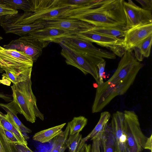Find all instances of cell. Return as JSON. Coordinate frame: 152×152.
<instances>
[{"label": "cell", "instance_id": "cell-1", "mask_svg": "<svg viewBox=\"0 0 152 152\" xmlns=\"http://www.w3.org/2000/svg\"><path fill=\"white\" fill-rule=\"evenodd\" d=\"M133 50L126 51L112 76L97 86L92 112H100L115 97L124 94L133 84L143 64L135 58Z\"/></svg>", "mask_w": 152, "mask_h": 152}, {"label": "cell", "instance_id": "cell-2", "mask_svg": "<svg viewBox=\"0 0 152 152\" xmlns=\"http://www.w3.org/2000/svg\"><path fill=\"white\" fill-rule=\"evenodd\" d=\"M123 0H94L87 6L66 12L60 18H76L97 27H112L126 30Z\"/></svg>", "mask_w": 152, "mask_h": 152}, {"label": "cell", "instance_id": "cell-3", "mask_svg": "<svg viewBox=\"0 0 152 152\" xmlns=\"http://www.w3.org/2000/svg\"><path fill=\"white\" fill-rule=\"evenodd\" d=\"M31 78L16 84H13L11 88L13 101L20 109L21 114L26 120L33 123L36 117L42 121L43 114L39 110L37 105V100L32 89Z\"/></svg>", "mask_w": 152, "mask_h": 152}, {"label": "cell", "instance_id": "cell-4", "mask_svg": "<svg viewBox=\"0 0 152 152\" xmlns=\"http://www.w3.org/2000/svg\"><path fill=\"white\" fill-rule=\"evenodd\" d=\"M58 1L55 0L50 6L32 12L4 17L1 22L15 25L28 24L39 20L60 17L69 10L76 8L73 6L60 5Z\"/></svg>", "mask_w": 152, "mask_h": 152}, {"label": "cell", "instance_id": "cell-5", "mask_svg": "<svg viewBox=\"0 0 152 152\" xmlns=\"http://www.w3.org/2000/svg\"><path fill=\"white\" fill-rule=\"evenodd\" d=\"M125 127L128 152H142L148 138L140 127L137 115L133 111H124Z\"/></svg>", "mask_w": 152, "mask_h": 152}, {"label": "cell", "instance_id": "cell-6", "mask_svg": "<svg viewBox=\"0 0 152 152\" xmlns=\"http://www.w3.org/2000/svg\"><path fill=\"white\" fill-rule=\"evenodd\" d=\"M61 42L76 52L86 57L98 56L103 58L115 59V55L112 52L95 47L92 42L84 39L76 34L57 39L56 42Z\"/></svg>", "mask_w": 152, "mask_h": 152}, {"label": "cell", "instance_id": "cell-7", "mask_svg": "<svg viewBox=\"0 0 152 152\" xmlns=\"http://www.w3.org/2000/svg\"><path fill=\"white\" fill-rule=\"evenodd\" d=\"M31 57L23 52L4 48L0 50V68L4 71L19 72L32 67Z\"/></svg>", "mask_w": 152, "mask_h": 152}, {"label": "cell", "instance_id": "cell-8", "mask_svg": "<svg viewBox=\"0 0 152 152\" xmlns=\"http://www.w3.org/2000/svg\"><path fill=\"white\" fill-rule=\"evenodd\" d=\"M61 47V55L66 59L68 65L73 66L81 70L86 75H91L98 83L99 81L98 69L97 66L85 56L71 49L62 42H58Z\"/></svg>", "mask_w": 152, "mask_h": 152}, {"label": "cell", "instance_id": "cell-9", "mask_svg": "<svg viewBox=\"0 0 152 152\" xmlns=\"http://www.w3.org/2000/svg\"><path fill=\"white\" fill-rule=\"evenodd\" d=\"M4 48L22 52L31 58L35 62L42 54L43 47L36 38L27 35L11 41L3 45Z\"/></svg>", "mask_w": 152, "mask_h": 152}, {"label": "cell", "instance_id": "cell-10", "mask_svg": "<svg viewBox=\"0 0 152 152\" xmlns=\"http://www.w3.org/2000/svg\"><path fill=\"white\" fill-rule=\"evenodd\" d=\"M76 34L84 39L110 49L115 55L119 57H122L126 51L123 46L124 39L99 34L90 30Z\"/></svg>", "mask_w": 152, "mask_h": 152}, {"label": "cell", "instance_id": "cell-11", "mask_svg": "<svg viewBox=\"0 0 152 152\" xmlns=\"http://www.w3.org/2000/svg\"><path fill=\"white\" fill-rule=\"evenodd\" d=\"M45 27L57 28L76 34L91 30L94 26L76 18H58L43 20Z\"/></svg>", "mask_w": 152, "mask_h": 152}, {"label": "cell", "instance_id": "cell-12", "mask_svg": "<svg viewBox=\"0 0 152 152\" xmlns=\"http://www.w3.org/2000/svg\"><path fill=\"white\" fill-rule=\"evenodd\" d=\"M123 6L128 29L137 26L152 23L151 11L140 8L132 0L124 1Z\"/></svg>", "mask_w": 152, "mask_h": 152}, {"label": "cell", "instance_id": "cell-13", "mask_svg": "<svg viewBox=\"0 0 152 152\" xmlns=\"http://www.w3.org/2000/svg\"><path fill=\"white\" fill-rule=\"evenodd\" d=\"M152 35V23L137 26L126 30L123 39L126 51L133 50L146 38Z\"/></svg>", "mask_w": 152, "mask_h": 152}, {"label": "cell", "instance_id": "cell-14", "mask_svg": "<svg viewBox=\"0 0 152 152\" xmlns=\"http://www.w3.org/2000/svg\"><path fill=\"white\" fill-rule=\"evenodd\" d=\"M110 124L117 152H128L124 113L118 111L114 113Z\"/></svg>", "mask_w": 152, "mask_h": 152}, {"label": "cell", "instance_id": "cell-15", "mask_svg": "<svg viewBox=\"0 0 152 152\" xmlns=\"http://www.w3.org/2000/svg\"><path fill=\"white\" fill-rule=\"evenodd\" d=\"M71 34H72L68 31L63 29L45 27L32 32L28 35L32 36L36 38L44 48L50 43H55L57 39Z\"/></svg>", "mask_w": 152, "mask_h": 152}, {"label": "cell", "instance_id": "cell-16", "mask_svg": "<svg viewBox=\"0 0 152 152\" xmlns=\"http://www.w3.org/2000/svg\"><path fill=\"white\" fill-rule=\"evenodd\" d=\"M0 107L7 113L5 114L9 122L23 134L26 140L29 138L27 133H31L32 131L24 125L18 118L17 114H21L18 105L13 101L7 104L0 103Z\"/></svg>", "mask_w": 152, "mask_h": 152}, {"label": "cell", "instance_id": "cell-17", "mask_svg": "<svg viewBox=\"0 0 152 152\" xmlns=\"http://www.w3.org/2000/svg\"><path fill=\"white\" fill-rule=\"evenodd\" d=\"M1 26L6 33H12L21 37L27 35L30 33L45 27L43 20H39L26 25H15L1 22Z\"/></svg>", "mask_w": 152, "mask_h": 152}, {"label": "cell", "instance_id": "cell-18", "mask_svg": "<svg viewBox=\"0 0 152 152\" xmlns=\"http://www.w3.org/2000/svg\"><path fill=\"white\" fill-rule=\"evenodd\" d=\"M66 124L64 123L39 132L34 135L32 139L42 143L49 142L63 132L62 129Z\"/></svg>", "mask_w": 152, "mask_h": 152}, {"label": "cell", "instance_id": "cell-19", "mask_svg": "<svg viewBox=\"0 0 152 152\" xmlns=\"http://www.w3.org/2000/svg\"><path fill=\"white\" fill-rule=\"evenodd\" d=\"M101 152H117L115 140L110 124H107L100 138Z\"/></svg>", "mask_w": 152, "mask_h": 152}, {"label": "cell", "instance_id": "cell-20", "mask_svg": "<svg viewBox=\"0 0 152 152\" xmlns=\"http://www.w3.org/2000/svg\"><path fill=\"white\" fill-rule=\"evenodd\" d=\"M110 116V113L108 111L102 113L97 124L91 132L83 138L84 140L86 142L89 139L92 140L96 137L100 138L105 130Z\"/></svg>", "mask_w": 152, "mask_h": 152}, {"label": "cell", "instance_id": "cell-21", "mask_svg": "<svg viewBox=\"0 0 152 152\" xmlns=\"http://www.w3.org/2000/svg\"><path fill=\"white\" fill-rule=\"evenodd\" d=\"M69 132V128L67 124L64 130L53 139L51 148L49 152H64L67 148L66 141Z\"/></svg>", "mask_w": 152, "mask_h": 152}, {"label": "cell", "instance_id": "cell-22", "mask_svg": "<svg viewBox=\"0 0 152 152\" xmlns=\"http://www.w3.org/2000/svg\"><path fill=\"white\" fill-rule=\"evenodd\" d=\"M86 142L80 133L70 135L66 141L69 152H84Z\"/></svg>", "mask_w": 152, "mask_h": 152}, {"label": "cell", "instance_id": "cell-23", "mask_svg": "<svg viewBox=\"0 0 152 152\" xmlns=\"http://www.w3.org/2000/svg\"><path fill=\"white\" fill-rule=\"evenodd\" d=\"M96 34L119 39H124L126 30L112 27L94 26L91 30Z\"/></svg>", "mask_w": 152, "mask_h": 152}, {"label": "cell", "instance_id": "cell-24", "mask_svg": "<svg viewBox=\"0 0 152 152\" xmlns=\"http://www.w3.org/2000/svg\"><path fill=\"white\" fill-rule=\"evenodd\" d=\"M32 67H30L19 72L6 71L2 75V77L16 84L25 81L31 78Z\"/></svg>", "mask_w": 152, "mask_h": 152}, {"label": "cell", "instance_id": "cell-25", "mask_svg": "<svg viewBox=\"0 0 152 152\" xmlns=\"http://www.w3.org/2000/svg\"><path fill=\"white\" fill-rule=\"evenodd\" d=\"M0 124L4 129L13 133L18 139L21 144L27 145V142L22 133L9 122L5 114L0 111Z\"/></svg>", "mask_w": 152, "mask_h": 152}, {"label": "cell", "instance_id": "cell-26", "mask_svg": "<svg viewBox=\"0 0 152 152\" xmlns=\"http://www.w3.org/2000/svg\"><path fill=\"white\" fill-rule=\"evenodd\" d=\"M1 2L16 10H20L24 13L32 12L31 0H1Z\"/></svg>", "mask_w": 152, "mask_h": 152}, {"label": "cell", "instance_id": "cell-27", "mask_svg": "<svg viewBox=\"0 0 152 152\" xmlns=\"http://www.w3.org/2000/svg\"><path fill=\"white\" fill-rule=\"evenodd\" d=\"M88 119L82 116L74 117L71 121L68 123L70 135L80 133L86 125Z\"/></svg>", "mask_w": 152, "mask_h": 152}, {"label": "cell", "instance_id": "cell-28", "mask_svg": "<svg viewBox=\"0 0 152 152\" xmlns=\"http://www.w3.org/2000/svg\"><path fill=\"white\" fill-rule=\"evenodd\" d=\"M91 0H59V4L61 5L71 6L77 7L85 6L93 3Z\"/></svg>", "mask_w": 152, "mask_h": 152}, {"label": "cell", "instance_id": "cell-29", "mask_svg": "<svg viewBox=\"0 0 152 152\" xmlns=\"http://www.w3.org/2000/svg\"><path fill=\"white\" fill-rule=\"evenodd\" d=\"M152 42V35H151L145 39L137 46L144 57L148 58L149 56Z\"/></svg>", "mask_w": 152, "mask_h": 152}, {"label": "cell", "instance_id": "cell-30", "mask_svg": "<svg viewBox=\"0 0 152 152\" xmlns=\"http://www.w3.org/2000/svg\"><path fill=\"white\" fill-rule=\"evenodd\" d=\"M18 11L10 6L1 2L0 0V18L17 14Z\"/></svg>", "mask_w": 152, "mask_h": 152}, {"label": "cell", "instance_id": "cell-31", "mask_svg": "<svg viewBox=\"0 0 152 152\" xmlns=\"http://www.w3.org/2000/svg\"><path fill=\"white\" fill-rule=\"evenodd\" d=\"M0 129L5 137L10 142L15 143H21L18 139L13 133L4 129L0 124Z\"/></svg>", "mask_w": 152, "mask_h": 152}, {"label": "cell", "instance_id": "cell-32", "mask_svg": "<svg viewBox=\"0 0 152 152\" xmlns=\"http://www.w3.org/2000/svg\"><path fill=\"white\" fill-rule=\"evenodd\" d=\"M106 65L105 61L99 63L97 65L98 69L99 81L97 83L98 86H100L104 82L103 74L104 70Z\"/></svg>", "mask_w": 152, "mask_h": 152}, {"label": "cell", "instance_id": "cell-33", "mask_svg": "<svg viewBox=\"0 0 152 152\" xmlns=\"http://www.w3.org/2000/svg\"><path fill=\"white\" fill-rule=\"evenodd\" d=\"M140 3L143 9L151 11L152 9V0H136Z\"/></svg>", "mask_w": 152, "mask_h": 152}, {"label": "cell", "instance_id": "cell-34", "mask_svg": "<svg viewBox=\"0 0 152 152\" xmlns=\"http://www.w3.org/2000/svg\"><path fill=\"white\" fill-rule=\"evenodd\" d=\"M91 145V152H101L100 148V138L96 137L93 139Z\"/></svg>", "mask_w": 152, "mask_h": 152}, {"label": "cell", "instance_id": "cell-35", "mask_svg": "<svg viewBox=\"0 0 152 152\" xmlns=\"http://www.w3.org/2000/svg\"><path fill=\"white\" fill-rule=\"evenodd\" d=\"M15 147L18 152H34L27 145L21 143H16Z\"/></svg>", "mask_w": 152, "mask_h": 152}, {"label": "cell", "instance_id": "cell-36", "mask_svg": "<svg viewBox=\"0 0 152 152\" xmlns=\"http://www.w3.org/2000/svg\"><path fill=\"white\" fill-rule=\"evenodd\" d=\"M152 135L151 136L148 138L146 142L145 143L144 149H147L150 150L152 149Z\"/></svg>", "mask_w": 152, "mask_h": 152}, {"label": "cell", "instance_id": "cell-37", "mask_svg": "<svg viewBox=\"0 0 152 152\" xmlns=\"http://www.w3.org/2000/svg\"><path fill=\"white\" fill-rule=\"evenodd\" d=\"M11 82L6 78L2 77V79L0 80V83H2L4 85L9 86L11 84Z\"/></svg>", "mask_w": 152, "mask_h": 152}, {"label": "cell", "instance_id": "cell-38", "mask_svg": "<svg viewBox=\"0 0 152 152\" xmlns=\"http://www.w3.org/2000/svg\"><path fill=\"white\" fill-rule=\"evenodd\" d=\"M0 97L4 99L5 100H10L11 98L9 95L0 93Z\"/></svg>", "mask_w": 152, "mask_h": 152}, {"label": "cell", "instance_id": "cell-39", "mask_svg": "<svg viewBox=\"0 0 152 152\" xmlns=\"http://www.w3.org/2000/svg\"><path fill=\"white\" fill-rule=\"evenodd\" d=\"M91 145L90 144H86L85 145L84 152H91Z\"/></svg>", "mask_w": 152, "mask_h": 152}, {"label": "cell", "instance_id": "cell-40", "mask_svg": "<svg viewBox=\"0 0 152 152\" xmlns=\"http://www.w3.org/2000/svg\"><path fill=\"white\" fill-rule=\"evenodd\" d=\"M0 152H7L0 140Z\"/></svg>", "mask_w": 152, "mask_h": 152}, {"label": "cell", "instance_id": "cell-41", "mask_svg": "<svg viewBox=\"0 0 152 152\" xmlns=\"http://www.w3.org/2000/svg\"><path fill=\"white\" fill-rule=\"evenodd\" d=\"M2 39H3L2 37L0 36V40H1ZM3 48V47H2L0 46V50L2 49Z\"/></svg>", "mask_w": 152, "mask_h": 152}, {"label": "cell", "instance_id": "cell-42", "mask_svg": "<svg viewBox=\"0 0 152 152\" xmlns=\"http://www.w3.org/2000/svg\"><path fill=\"white\" fill-rule=\"evenodd\" d=\"M4 71L0 68V73H2L4 72Z\"/></svg>", "mask_w": 152, "mask_h": 152}, {"label": "cell", "instance_id": "cell-43", "mask_svg": "<svg viewBox=\"0 0 152 152\" xmlns=\"http://www.w3.org/2000/svg\"><path fill=\"white\" fill-rule=\"evenodd\" d=\"M1 18H0V25H1Z\"/></svg>", "mask_w": 152, "mask_h": 152}]
</instances>
